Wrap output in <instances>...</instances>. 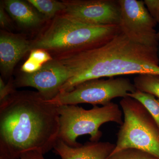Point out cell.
<instances>
[{
  "label": "cell",
  "instance_id": "22",
  "mask_svg": "<svg viewBox=\"0 0 159 159\" xmlns=\"http://www.w3.org/2000/svg\"><path fill=\"white\" fill-rule=\"evenodd\" d=\"M2 3L0 6V25L1 27L6 28L10 25V21Z\"/></svg>",
  "mask_w": 159,
  "mask_h": 159
},
{
  "label": "cell",
  "instance_id": "3",
  "mask_svg": "<svg viewBox=\"0 0 159 159\" xmlns=\"http://www.w3.org/2000/svg\"><path fill=\"white\" fill-rule=\"evenodd\" d=\"M121 31L119 25H93L60 13L31 42V51L42 49L56 57L73 54L102 45Z\"/></svg>",
  "mask_w": 159,
  "mask_h": 159
},
{
  "label": "cell",
  "instance_id": "20",
  "mask_svg": "<svg viewBox=\"0 0 159 159\" xmlns=\"http://www.w3.org/2000/svg\"><path fill=\"white\" fill-rule=\"evenodd\" d=\"M43 65L35 62L30 58H28L27 61L23 64L21 70L23 73L32 74L39 70Z\"/></svg>",
  "mask_w": 159,
  "mask_h": 159
},
{
  "label": "cell",
  "instance_id": "9",
  "mask_svg": "<svg viewBox=\"0 0 159 159\" xmlns=\"http://www.w3.org/2000/svg\"><path fill=\"white\" fill-rule=\"evenodd\" d=\"M70 77L67 68L55 58L43 65L34 73H23L16 79L14 84L16 88H34L46 100H50L59 93Z\"/></svg>",
  "mask_w": 159,
  "mask_h": 159
},
{
  "label": "cell",
  "instance_id": "5",
  "mask_svg": "<svg viewBox=\"0 0 159 159\" xmlns=\"http://www.w3.org/2000/svg\"><path fill=\"white\" fill-rule=\"evenodd\" d=\"M124 120L112 153L127 148L140 149L159 159V126L144 105L127 96L120 101Z\"/></svg>",
  "mask_w": 159,
  "mask_h": 159
},
{
  "label": "cell",
  "instance_id": "24",
  "mask_svg": "<svg viewBox=\"0 0 159 159\" xmlns=\"http://www.w3.org/2000/svg\"></svg>",
  "mask_w": 159,
  "mask_h": 159
},
{
  "label": "cell",
  "instance_id": "8",
  "mask_svg": "<svg viewBox=\"0 0 159 159\" xmlns=\"http://www.w3.org/2000/svg\"><path fill=\"white\" fill-rule=\"evenodd\" d=\"M61 13L81 22L96 26L119 25L120 7L115 0H63Z\"/></svg>",
  "mask_w": 159,
  "mask_h": 159
},
{
  "label": "cell",
  "instance_id": "14",
  "mask_svg": "<svg viewBox=\"0 0 159 159\" xmlns=\"http://www.w3.org/2000/svg\"><path fill=\"white\" fill-rule=\"evenodd\" d=\"M28 2L47 18H53L65 9L63 1L55 0H28Z\"/></svg>",
  "mask_w": 159,
  "mask_h": 159
},
{
  "label": "cell",
  "instance_id": "1",
  "mask_svg": "<svg viewBox=\"0 0 159 159\" xmlns=\"http://www.w3.org/2000/svg\"><path fill=\"white\" fill-rule=\"evenodd\" d=\"M58 106L38 93L16 91L0 102V159H18L54 149L60 129Z\"/></svg>",
  "mask_w": 159,
  "mask_h": 159
},
{
  "label": "cell",
  "instance_id": "21",
  "mask_svg": "<svg viewBox=\"0 0 159 159\" xmlns=\"http://www.w3.org/2000/svg\"><path fill=\"white\" fill-rule=\"evenodd\" d=\"M18 159H46L44 154L39 151L34 150L24 152Z\"/></svg>",
  "mask_w": 159,
  "mask_h": 159
},
{
  "label": "cell",
  "instance_id": "6",
  "mask_svg": "<svg viewBox=\"0 0 159 159\" xmlns=\"http://www.w3.org/2000/svg\"><path fill=\"white\" fill-rule=\"evenodd\" d=\"M136 90L134 83L125 77L91 79L80 84L70 91L60 92L48 101L59 106L82 103L102 106L110 103L112 99L124 98Z\"/></svg>",
  "mask_w": 159,
  "mask_h": 159
},
{
  "label": "cell",
  "instance_id": "13",
  "mask_svg": "<svg viewBox=\"0 0 159 159\" xmlns=\"http://www.w3.org/2000/svg\"><path fill=\"white\" fill-rule=\"evenodd\" d=\"M133 83L137 90L151 94L159 99V75L139 74L134 78Z\"/></svg>",
  "mask_w": 159,
  "mask_h": 159
},
{
  "label": "cell",
  "instance_id": "10",
  "mask_svg": "<svg viewBox=\"0 0 159 159\" xmlns=\"http://www.w3.org/2000/svg\"><path fill=\"white\" fill-rule=\"evenodd\" d=\"M31 41L19 35L2 31L0 35V67L3 77H9L15 66L29 51Z\"/></svg>",
  "mask_w": 159,
  "mask_h": 159
},
{
  "label": "cell",
  "instance_id": "16",
  "mask_svg": "<svg viewBox=\"0 0 159 159\" xmlns=\"http://www.w3.org/2000/svg\"><path fill=\"white\" fill-rule=\"evenodd\" d=\"M106 159H159L140 149L127 148L111 153Z\"/></svg>",
  "mask_w": 159,
  "mask_h": 159
},
{
  "label": "cell",
  "instance_id": "4",
  "mask_svg": "<svg viewBox=\"0 0 159 159\" xmlns=\"http://www.w3.org/2000/svg\"><path fill=\"white\" fill-rule=\"evenodd\" d=\"M58 140L72 147L82 145L77 142V139L83 135H89L91 142H99L102 136L99 127L104 123L114 122L121 125L123 122L122 110L112 102L102 107L93 106L89 110L77 105L58 106Z\"/></svg>",
  "mask_w": 159,
  "mask_h": 159
},
{
  "label": "cell",
  "instance_id": "15",
  "mask_svg": "<svg viewBox=\"0 0 159 159\" xmlns=\"http://www.w3.org/2000/svg\"><path fill=\"white\" fill-rule=\"evenodd\" d=\"M128 96L137 99L142 103L149 112L159 126V99L151 94L136 90Z\"/></svg>",
  "mask_w": 159,
  "mask_h": 159
},
{
  "label": "cell",
  "instance_id": "2",
  "mask_svg": "<svg viewBox=\"0 0 159 159\" xmlns=\"http://www.w3.org/2000/svg\"><path fill=\"white\" fill-rule=\"evenodd\" d=\"M158 48L138 43L120 32L102 45L57 56L70 77L60 93L73 89L89 80L130 74L159 75Z\"/></svg>",
  "mask_w": 159,
  "mask_h": 159
},
{
  "label": "cell",
  "instance_id": "23",
  "mask_svg": "<svg viewBox=\"0 0 159 159\" xmlns=\"http://www.w3.org/2000/svg\"><path fill=\"white\" fill-rule=\"evenodd\" d=\"M157 36H158V39L159 38V31H158V32H157Z\"/></svg>",
  "mask_w": 159,
  "mask_h": 159
},
{
  "label": "cell",
  "instance_id": "12",
  "mask_svg": "<svg viewBox=\"0 0 159 159\" xmlns=\"http://www.w3.org/2000/svg\"><path fill=\"white\" fill-rule=\"evenodd\" d=\"M2 4L11 17L23 28L33 29L43 21V18L28 1L6 0Z\"/></svg>",
  "mask_w": 159,
  "mask_h": 159
},
{
  "label": "cell",
  "instance_id": "19",
  "mask_svg": "<svg viewBox=\"0 0 159 159\" xmlns=\"http://www.w3.org/2000/svg\"><path fill=\"white\" fill-rule=\"evenodd\" d=\"M148 12L157 23H159V0H145Z\"/></svg>",
  "mask_w": 159,
  "mask_h": 159
},
{
  "label": "cell",
  "instance_id": "7",
  "mask_svg": "<svg viewBox=\"0 0 159 159\" xmlns=\"http://www.w3.org/2000/svg\"><path fill=\"white\" fill-rule=\"evenodd\" d=\"M121 32L133 41L154 48L158 47L155 28L157 22L152 17L144 1L119 0Z\"/></svg>",
  "mask_w": 159,
  "mask_h": 159
},
{
  "label": "cell",
  "instance_id": "18",
  "mask_svg": "<svg viewBox=\"0 0 159 159\" xmlns=\"http://www.w3.org/2000/svg\"><path fill=\"white\" fill-rule=\"evenodd\" d=\"M14 81L10 80L7 83H5L2 77H0V102L6 100L16 92Z\"/></svg>",
  "mask_w": 159,
  "mask_h": 159
},
{
  "label": "cell",
  "instance_id": "17",
  "mask_svg": "<svg viewBox=\"0 0 159 159\" xmlns=\"http://www.w3.org/2000/svg\"><path fill=\"white\" fill-rule=\"evenodd\" d=\"M29 58L41 65L54 59L49 52L42 49L31 50Z\"/></svg>",
  "mask_w": 159,
  "mask_h": 159
},
{
  "label": "cell",
  "instance_id": "11",
  "mask_svg": "<svg viewBox=\"0 0 159 159\" xmlns=\"http://www.w3.org/2000/svg\"><path fill=\"white\" fill-rule=\"evenodd\" d=\"M115 147L116 144L111 142L91 141L78 147H72L57 140L53 149L61 159H106Z\"/></svg>",
  "mask_w": 159,
  "mask_h": 159
}]
</instances>
